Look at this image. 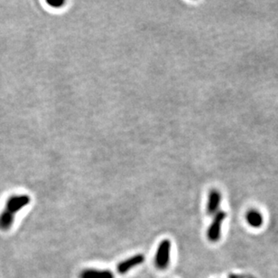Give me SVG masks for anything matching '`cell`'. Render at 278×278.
Instances as JSON below:
<instances>
[{
    "instance_id": "obj_1",
    "label": "cell",
    "mask_w": 278,
    "mask_h": 278,
    "mask_svg": "<svg viewBox=\"0 0 278 278\" xmlns=\"http://www.w3.org/2000/svg\"><path fill=\"white\" fill-rule=\"evenodd\" d=\"M31 199L27 194H14L6 202L4 210L0 213V230H9L15 221V215L30 203Z\"/></svg>"
},
{
    "instance_id": "obj_2",
    "label": "cell",
    "mask_w": 278,
    "mask_h": 278,
    "mask_svg": "<svg viewBox=\"0 0 278 278\" xmlns=\"http://www.w3.org/2000/svg\"><path fill=\"white\" fill-rule=\"evenodd\" d=\"M171 242L168 239H164L157 247L156 255V265L160 270L166 269L170 263Z\"/></svg>"
},
{
    "instance_id": "obj_3",
    "label": "cell",
    "mask_w": 278,
    "mask_h": 278,
    "mask_svg": "<svg viewBox=\"0 0 278 278\" xmlns=\"http://www.w3.org/2000/svg\"><path fill=\"white\" fill-rule=\"evenodd\" d=\"M225 218H226V213L224 212H217L214 220L208 230V238L211 242H216L219 240L222 221H224Z\"/></svg>"
},
{
    "instance_id": "obj_4",
    "label": "cell",
    "mask_w": 278,
    "mask_h": 278,
    "mask_svg": "<svg viewBox=\"0 0 278 278\" xmlns=\"http://www.w3.org/2000/svg\"><path fill=\"white\" fill-rule=\"evenodd\" d=\"M144 261H145V256L143 254H137L135 256H131L126 260L122 261L117 265V272L119 274H125L129 270L135 267L136 265L143 264Z\"/></svg>"
},
{
    "instance_id": "obj_5",
    "label": "cell",
    "mask_w": 278,
    "mask_h": 278,
    "mask_svg": "<svg viewBox=\"0 0 278 278\" xmlns=\"http://www.w3.org/2000/svg\"><path fill=\"white\" fill-rule=\"evenodd\" d=\"M220 202H221V194L217 189H212L209 193L208 203H207V212L208 214H213L219 211Z\"/></svg>"
},
{
    "instance_id": "obj_6",
    "label": "cell",
    "mask_w": 278,
    "mask_h": 278,
    "mask_svg": "<svg viewBox=\"0 0 278 278\" xmlns=\"http://www.w3.org/2000/svg\"><path fill=\"white\" fill-rule=\"evenodd\" d=\"M80 278H114L111 271L108 270L90 269L83 270L80 274Z\"/></svg>"
},
{
    "instance_id": "obj_7",
    "label": "cell",
    "mask_w": 278,
    "mask_h": 278,
    "mask_svg": "<svg viewBox=\"0 0 278 278\" xmlns=\"http://www.w3.org/2000/svg\"><path fill=\"white\" fill-rule=\"evenodd\" d=\"M247 221L249 225L255 228H258L263 223V216L260 212L256 210H251L247 212Z\"/></svg>"
},
{
    "instance_id": "obj_8",
    "label": "cell",
    "mask_w": 278,
    "mask_h": 278,
    "mask_svg": "<svg viewBox=\"0 0 278 278\" xmlns=\"http://www.w3.org/2000/svg\"><path fill=\"white\" fill-rule=\"evenodd\" d=\"M47 4L51 6L52 8H61L62 6L65 4V2L64 1H52V2L47 1Z\"/></svg>"
}]
</instances>
